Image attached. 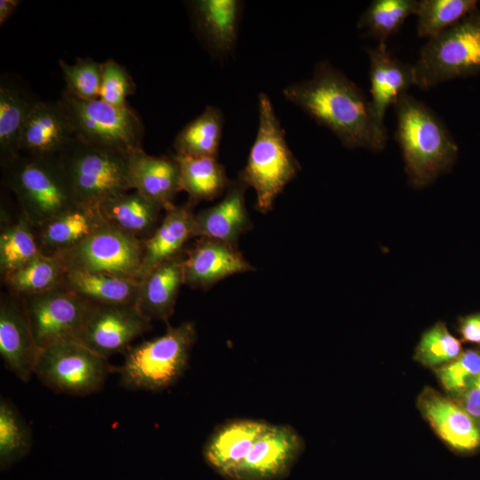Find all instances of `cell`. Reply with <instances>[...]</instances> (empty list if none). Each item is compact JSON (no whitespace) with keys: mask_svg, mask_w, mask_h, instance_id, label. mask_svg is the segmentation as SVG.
I'll use <instances>...</instances> for the list:
<instances>
[{"mask_svg":"<svg viewBox=\"0 0 480 480\" xmlns=\"http://www.w3.org/2000/svg\"><path fill=\"white\" fill-rule=\"evenodd\" d=\"M192 206L188 203L165 211L155 232L143 240L140 279L156 266L180 254L185 243L193 238L195 214Z\"/></svg>","mask_w":480,"mask_h":480,"instance_id":"cb8c5ba5","label":"cell"},{"mask_svg":"<svg viewBox=\"0 0 480 480\" xmlns=\"http://www.w3.org/2000/svg\"><path fill=\"white\" fill-rule=\"evenodd\" d=\"M135 85L126 68L112 59L101 63V84L99 99L118 108H128L127 97Z\"/></svg>","mask_w":480,"mask_h":480,"instance_id":"f35d334b","label":"cell"},{"mask_svg":"<svg viewBox=\"0 0 480 480\" xmlns=\"http://www.w3.org/2000/svg\"><path fill=\"white\" fill-rule=\"evenodd\" d=\"M143 240L106 222L74 249L63 252L68 269L140 280Z\"/></svg>","mask_w":480,"mask_h":480,"instance_id":"30bf717a","label":"cell"},{"mask_svg":"<svg viewBox=\"0 0 480 480\" xmlns=\"http://www.w3.org/2000/svg\"><path fill=\"white\" fill-rule=\"evenodd\" d=\"M370 61V105L377 122L385 126L388 108L414 85L412 65L403 63L386 45L367 50Z\"/></svg>","mask_w":480,"mask_h":480,"instance_id":"ffe728a7","label":"cell"},{"mask_svg":"<svg viewBox=\"0 0 480 480\" xmlns=\"http://www.w3.org/2000/svg\"><path fill=\"white\" fill-rule=\"evenodd\" d=\"M196 340L195 324H168L165 332L130 347L117 369L120 384L128 389L160 391L172 386L187 369Z\"/></svg>","mask_w":480,"mask_h":480,"instance_id":"5b68a950","label":"cell"},{"mask_svg":"<svg viewBox=\"0 0 480 480\" xmlns=\"http://www.w3.org/2000/svg\"><path fill=\"white\" fill-rule=\"evenodd\" d=\"M64 283L84 300L108 305H134L140 286L137 279L77 269H68Z\"/></svg>","mask_w":480,"mask_h":480,"instance_id":"4316f807","label":"cell"},{"mask_svg":"<svg viewBox=\"0 0 480 480\" xmlns=\"http://www.w3.org/2000/svg\"><path fill=\"white\" fill-rule=\"evenodd\" d=\"M59 100L78 140L122 154L143 149L144 128L131 107L118 108L100 99L82 100L67 90Z\"/></svg>","mask_w":480,"mask_h":480,"instance_id":"ba28073f","label":"cell"},{"mask_svg":"<svg viewBox=\"0 0 480 480\" xmlns=\"http://www.w3.org/2000/svg\"><path fill=\"white\" fill-rule=\"evenodd\" d=\"M66 88L76 97L92 100L99 99L101 84V63L91 58L77 59L75 64L59 60Z\"/></svg>","mask_w":480,"mask_h":480,"instance_id":"8d00e7d4","label":"cell"},{"mask_svg":"<svg viewBox=\"0 0 480 480\" xmlns=\"http://www.w3.org/2000/svg\"><path fill=\"white\" fill-rule=\"evenodd\" d=\"M181 253L156 266L140 280L134 306L149 322L167 321L174 312L180 285L184 284Z\"/></svg>","mask_w":480,"mask_h":480,"instance_id":"7402d4cb","label":"cell"},{"mask_svg":"<svg viewBox=\"0 0 480 480\" xmlns=\"http://www.w3.org/2000/svg\"><path fill=\"white\" fill-rule=\"evenodd\" d=\"M395 138L402 151L409 183L422 188L448 172L459 148L443 121L423 102L407 92L394 104Z\"/></svg>","mask_w":480,"mask_h":480,"instance_id":"7a4b0ae2","label":"cell"},{"mask_svg":"<svg viewBox=\"0 0 480 480\" xmlns=\"http://www.w3.org/2000/svg\"><path fill=\"white\" fill-rule=\"evenodd\" d=\"M300 170V165L287 145L284 130L270 99L260 93L257 135L238 180L255 189L256 207L266 213Z\"/></svg>","mask_w":480,"mask_h":480,"instance_id":"277c9868","label":"cell"},{"mask_svg":"<svg viewBox=\"0 0 480 480\" xmlns=\"http://www.w3.org/2000/svg\"><path fill=\"white\" fill-rule=\"evenodd\" d=\"M150 328V322L140 314L134 305L92 303L79 342L108 358L116 353H125L132 347V342Z\"/></svg>","mask_w":480,"mask_h":480,"instance_id":"4fadbf2b","label":"cell"},{"mask_svg":"<svg viewBox=\"0 0 480 480\" xmlns=\"http://www.w3.org/2000/svg\"><path fill=\"white\" fill-rule=\"evenodd\" d=\"M241 11L236 0H199L193 4L198 30L211 49L220 55L235 47Z\"/></svg>","mask_w":480,"mask_h":480,"instance_id":"d4e9b609","label":"cell"},{"mask_svg":"<svg viewBox=\"0 0 480 480\" xmlns=\"http://www.w3.org/2000/svg\"><path fill=\"white\" fill-rule=\"evenodd\" d=\"M130 154L95 148L73 137L59 156L78 203L99 206L132 189Z\"/></svg>","mask_w":480,"mask_h":480,"instance_id":"52a82bcc","label":"cell"},{"mask_svg":"<svg viewBox=\"0 0 480 480\" xmlns=\"http://www.w3.org/2000/svg\"><path fill=\"white\" fill-rule=\"evenodd\" d=\"M246 188L240 180L232 181L220 203L195 214L193 238L216 239L237 246L241 234L252 227L245 207Z\"/></svg>","mask_w":480,"mask_h":480,"instance_id":"d6986e66","label":"cell"},{"mask_svg":"<svg viewBox=\"0 0 480 480\" xmlns=\"http://www.w3.org/2000/svg\"><path fill=\"white\" fill-rule=\"evenodd\" d=\"M1 167L21 215L34 228L81 204L59 155L37 157L20 153Z\"/></svg>","mask_w":480,"mask_h":480,"instance_id":"3957f363","label":"cell"},{"mask_svg":"<svg viewBox=\"0 0 480 480\" xmlns=\"http://www.w3.org/2000/svg\"><path fill=\"white\" fill-rule=\"evenodd\" d=\"M269 423L251 419L228 420L217 427L203 447L207 465L224 478L249 453Z\"/></svg>","mask_w":480,"mask_h":480,"instance_id":"ac0fdd59","label":"cell"},{"mask_svg":"<svg viewBox=\"0 0 480 480\" xmlns=\"http://www.w3.org/2000/svg\"><path fill=\"white\" fill-rule=\"evenodd\" d=\"M416 0H374L361 14L357 28L376 38L379 45L398 31L410 15H415Z\"/></svg>","mask_w":480,"mask_h":480,"instance_id":"d6a6232c","label":"cell"},{"mask_svg":"<svg viewBox=\"0 0 480 480\" xmlns=\"http://www.w3.org/2000/svg\"><path fill=\"white\" fill-rule=\"evenodd\" d=\"M106 222L99 206L78 204L34 228L42 252L54 254L74 249Z\"/></svg>","mask_w":480,"mask_h":480,"instance_id":"603a6c76","label":"cell"},{"mask_svg":"<svg viewBox=\"0 0 480 480\" xmlns=\"http://www.w3.org/2000/svg\"><path fill=\"white\" fill-rule=\"evenodd\" d=\"M458 332L462 342L480 347V312L469 314L459 318Z\"/></svg>","mask_w":480,"mask_h":480,"instance_id":"60d3db41","label":"cell"},{"mask_svg":"<svg viewBox=\"0 0 480 480\" xmlns=\"http://www.w3.org/2000/svg\"><path fill=\"white\" fill-rule=\"evenodd\" d=\"M463 350L462 341L452 335L444 323L438 322L422 334L414 359L436 370L454 360Z\"/></svg>","mask_w":480,"mask_h":480,"instance_id":"d590c367","label":"cell"},{"mask_svg":"<svg viewBox=\"0 0 480 480\" xmlns=\"http://www.w3.org/2000/svg\"><path fill=\"white\" fill-rule=\"evenodd\" d=\"M435 372L444 391L454 398L480 375V347L463 350L454 360Z\"/></svg>","mask_w":480,"mask_h":480,"instance_id":"74e56055","label":"cell"},{"mask_svg":"<svg viewBox=\"0 0 480 480\" xmlns=\"http://www.w3.org/2000/svg\"><path fill=\"white\" fill-rule=\"evenodd\" d=\"M179 163L180 188L189 196V204L212 201L228 190L232 181L216 157L174 155Z\"/></svg>","mask_w":480,"mask_h":480,"instance_id":"f1b7e54d","label":"cell"},{"mask_svg":"<svg viewBox=\"0 0 480 480\" xmlns=\"http://www.w3.org/2000/svg\"><path fill=\"white\" fill-rule=\"evenodd\" d=\"M37 100L12 80L0 83V159L1 164L20 154V139L27 117Z\"/></svg>","mask_w":480,"mask_h":480,"instance_id":"83f0119b","label":"cell"},{"mask_svg":"<svg viewBox=\"0 0 480 480\" xmlns=\"http://www.w3.org/2000/svg\"><path fill=\"white\" fill-rule=\"evenodd\" d=\"M32 444L28 426L16 407L4 397L0 400V468L5 470L23 459Z\"/></svg>","mask_w":480,"mask_h":480,"instance_id":"e575fe53","label":"cell"},{"mask_svg":"<svg viewBox=\"0 0 480 480\" xmlns=\"http://www.w3.org/2000/svg\"><path fill=\"white\" fill-rule=\"evenodd\" d=\"M38 348L78 341L92 302L65 283L49 291L20 297Z\"/></svg>","mask_w":480,"mask_h":480,"instance_id":"8fae6325","label":"cell"},{"mask_svg":"<svg viewBox=\"0 0 480 480\" xmlns=\"http://www.w3.org/2000/svg\"><path fill=\"white\" fill-rule=\"evenodd\" d=\"M223 124L221 111L207 106L176 135L173 141L175 154L218 158Z\"/></svg>","mask_w":480,"mask_h":480,"instance_id":"4dcf8cb0","label":"cell"},{"mask_svg":"<svg viewBox=\"0 0 480 480\" xmlns=\"http://www.w3.org/2000/svg\"><path fill=\"white\" fill-rule=\"evenodd\" d=\"M412 68L414 85L423 90L480 73V11L428 39Z\"/></svg>","mask_w":480,"mask_h":480,"instance_id":"8992f818","label":"cell"},{"mask_svg":"<svg viewBox=\"0 0 480 480\" xmlns=\"http://www.w3.org/2000/svg\"><path fill=\"white\" fill-rule=\"evenodd\" d=\"M42 253L35 228L22 215L0 234V271L3 277L17 271Z\"/></svg>","mask_w":480,"mask_h":480,"instance_id":"1f68e13d","label":"cell"},{"mask_svg":"<svg viewBox=\"0 0 480 480\" xmlns=\"http://www.w3.org/2000/svg\"><path fill=\"white\" fill-rule=\"evenodd\" d=\"M283 95L328 128L346 148L384 149L387 129L375 119L370 100L328 61L318 62L311 78L286 86Z\"/></svg>","mask_w":480,"mask_h":480,"instance_id":"6da1fadb","label":"cell"},{"mask_svg":"<svg viewBox=\"0 0 480 480\" xmlns=\"http://www.w3.org/2000/svg\"><path fill=\"white\" fill-rule=\"evenodd\" d=\"M453 399L480 424V375Z\"/></svg>","mask_w":480,"mask_h":480,"instance_id":"ab89813d","label":"cell"},{"mask_svg":"<svg viewBox=\"0 0 480 480\" xmlns=\"http://www.w3.org/2000/svg\"><path fill=\"white\" fill-rule=\"evenodd\" d=\"M132 188L158 204L164 211L174 206L181 190L180 165L174 156H156L143 149L129 155Z\"/></svg>","mask_w":480,"mask_h":480,"instance_id":"44dd1931","label":"cell"},{"mask_svg":"<svg viewBox=\"0 0 480 480\" xmlns=\"http://www.w3.org/2000/svg\"><path fill=\"white\" fill-rule=\"evenodd\" d=\"M304 450V440L290 425L269 424L228 480H282Z\"/></svg>","mask_w":480,"mask_h":480,"instance_id":"7c38bea8","label":"cell"},{"mask_svg":"<svg viewBox=\"0 0 480 480\" xmlns=\"http://www.w3.org/2000/svg\"><path fill=\"white\" fill-rule=\"evenodd\" d=\"M68 268L62 253H41L17 271L3 277L11 294L24 297L53 289L65 282Z\"/></svg>","mask_w":480,"mask_h":480,"instance_id":"f546056e","label":"cell"},{"mask_svg":"<svg viewBox=\"0 0 480 480\" xmlns=\"http://www.w3.org/2000/svg\"><path fill=\"white\" fill-rule=\"evenodd\" d=\"M18 0H1L0 1V24L3 25L16 11L20 4Z\"/></svg>","mask_w":480,"mask_h":480,"instance_id":"b9f144b4","label":"cell"},{"mask_svg":"<svg viewBox=\"0 0 480 480\" xmlns=\"http://www.w3.org/2000/svg\"><path fill=\"white\" fill-rule=\"evenodd\" d=\"M112 369L107 357L65 341L40 349L34 374L54 392L84 396L100 390Z\"/></svg>","mask_w":480,"mask_h":480,"instance_id":"9c48e42d","label":"cell"},{"mask_svg":"<svg viewBox=\"0 0 480 480\" xmlns=\"http://www.w3.org/2000/svg\"><path fill=\"white\" fill-rule=\"evenodd\" d=\"M418 408L436 434L453 452L472 454L480 450V424L452 397L426 388Z\"/></svg>","mask_w":480,"mask_h":480,"instance_id":"5bb4252c","label":"cell"},{"mask_svg":"<svg viewBox=\"0 0 480 480\" xmlns=\"http://www.w3.org/2000/svg\"><path fill=\"white\" fill-rule=\"evenodd\" d=\"M476 0H420L415 15L417 33L430 39L450 28L477 9Z\"/></svg>","mask_w":480,"mask_h":480,"instance_id":"836d02e7","label":"cell"},{"mask_svg":"<svg viewBox=\"0 0 480 480\" xmlns=\"http://www.w3.org/2000/svg\"><path fill=\"white\" fill-rule=\"evenodd\" d=\"M74 137L73 130L60 100H37L24 124L20 153L30 156H57Z\"/></svg>","mask_w":480,"mask_h":480,"instance_id":"e0dca14e","label":"cell"},{"mask_svg":"<svg viewBox=\"0 0 480 480\" xmlns=\"http://www.w3.org/2000/svg\"><path fill=\"white\" fill-rule=\"evenodd\" d=\"M182 267L184 284L204 290L228 276L254 269L237 246L205 237H199L187 251Z\"/></svg>","mask_w":480,"mask_h":480,"instance_id":"2e32d148","label":"cell"},{"mask_svg":"<svg viewBox=\"0 0 480 480\" xmlns=\"http://www.w3.org/2000/svg\"><path fill=\"white\" fill-rule=\"evenodd\" d=\"M99 208L108 224L141 240L148 238L155 232L159 214L164 210L138 191L109 198L101 203Z\"/></svg>","mask_w":480,"mask_h":480,"instance_id":"484cf974","label":"cell"},{"mask_svg":"<svg viewBox=\"0 0 480 480\" xmlns=\"http://www.w3.org/2000/svg\"><path fill=\"white\" fill-rule=\"evenodd\" d=\"M40 352L20 297H2L0 355L5 367L23 382L35 373Z\"/></svg>","mask_w":480,"mask_h":480,"instance_id":"9a60e30c","label":"cell"}]
</instances>
